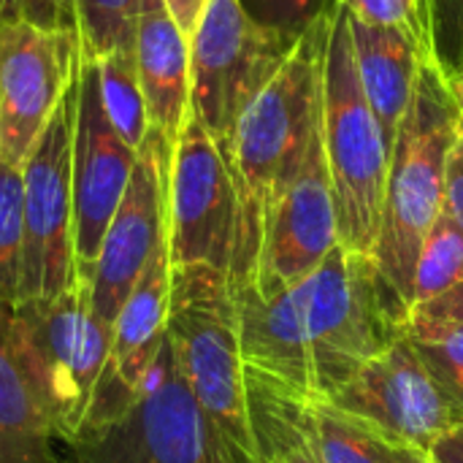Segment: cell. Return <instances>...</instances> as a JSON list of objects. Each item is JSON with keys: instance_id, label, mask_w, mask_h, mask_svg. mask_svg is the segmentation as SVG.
<instances>
[{"instance_id": "cell-27", "label": "cell", "mask_w": 463, "mask_h": 463, "mask_svg": "<svg viewBox=\"0 0 463 463\" xmlns=\"http://www.w3.org/2000/svg\"><path fill=\"white\" fill-rule=\"evenodd\" d=\"M336 3L347 11L350 19L372 27L399 30L434 54L426 0H336Z\"/></svg>"}, {"instance_id": "cell-31", "label": "cell", "mask_w": 463, "mask_h": 463, "mask_svg": "<svg viewBox=\"0 0 463 463\" xmlns=\"http://www.w3.org/2000/svg\"><path fill=\"white\" fill-rule=\"evenodd\" d=\"M442 214L450 217L463 231V111L458 117L456 138L448 155L445 165V198H442Z\"/></svg>"}, {"instance_id": "cell-22", "label": "cell", "mask_w": 463, "mask_h": 463, "mask_svg": "<svg viewBox=\"0 0 463 463\" xmlns=\"http://www.w3.org/2000/svg\"><path fill=\"white\" fill-rule=\"evenodd\" d=\"M90 62L98 71L100 98L111 125L133 149H141L152 128L136 71V52H114Z\"/></svg>"}, {"instance_id": "cell-8", "label": "cell", "mask_w": 463, "mask_h": 463, "mask_svg": "<svg viewBox=\"0 0 463 463\" xmlns=\"http://www.w3.org/2000/svg\"><path fill=\"white\" fill-rule=\"evenodd\" d=\"M293 46V38L260 24L241 0H206L190 35V111L220 149Z\"/></svg>"}, {"instance_id": "cell-4", "label": "cell", "mask_w": 463, "mask_h": 463, "mask_svg": "<svg viewBox=\"0 0 463 463\" xmlns=\"http://www.w3.org/2000/svg\"><path fill=\"white\" fill-rule=\"evenodd\" d=\"M320 138L336 203L339 241L353 252L372 255L393 146L361 87L350 22L336 0L323 60Z\"/></svg>"}, {"instance_id": "cell-28", "label": "cell", "mask_w": 463, "mask_h": 463, "mask_svg": "<svg viewBox=\"0 0 463 463\" xmlns=\"http://www.w3.org/2000/svg\"><path fill=\"white\" fill-rule=\"evenodd\" d=\"M244 8L266 27L298 41L334 0H241Z\"/></svg>"}, {"instance_id": "cell-5", "label": "cell", "mask_w": 463, "mask_h": 463, "mask_svg": "<svg viewBox=\"0 0 463 463\" xmlns=\"http://www.w3.org/2000/svg\"><path fill=\"white\" fill-rule=\"evenodd\" d=\"M168 342L198 407L233 463L252 461L247 366L228 277L217 269H171Z\"/></svg>"}, {"instance_id": "cell-15", "label": "cell", "mask_w": 463, "mask_h": 463, "mask_svg": "<svg viewBox=\"0 0 463 463\" xmlns=\"http://www.w3.org/2000/svg\"><path fill=\"white\" fill-rule=\"evenodd\" d=\"M339 244L336 203L317 130L298 174L269 214L250 290L263 298L285 293L309 277Z\"/></svg>"}, {"instance_id": "cell-1", "label": "cell", "mask_w": 463, "mask_h": 463, "mask_svg": "<svg viewBox=\"0 0 463 463\" xmlns=\"http://www.w3.org/2000/svg\"><path fill=\"white\" fill-rule=\"evenodd\" d=\"M244 366L307 399H331L366 361L407 331L410 312L372 255L334 247L298 285L277 296H233Z\"/></svg>"}, {"instance_id": "cell-26", "label": "cell", "mask_w": 463, "mask_h": 463, "mask_svg": "<svg viewBox=\"0 0 463 463\" xmlns=\"http://www.w3.org/2000/svg\"><path fill=\"white\" fill-rule=\"evenodd\" d=\"M22 171L0 163V304L22 298Z\"/></svg>"}, {"instance_id": "cell-32", "label": "cell", "mask_w": 463, "mask_h": 463, "mask_svg": "<svg viewBox=\"0 0 463 463\" xmlns=\"http://www.w3.org/2000/svg\"><path fill=\"white\" fill-rule=\"evenodd\" d=\"M407 320H423V323H453L463 326V282L448 290L445 296L426 301L410 312Z\"/></svg>"}, {"instance_id": "cell-12", "label": "cell", "mask_w": 463, "mask_h": 463, "mask_svg": "<svg viewBox=\"0 0 463 463\" xmlns=\"http://www.w3.org/2000/svg\"><path fill=\"white\" fill-rule=\"evenodd\" d=\"M171 146L157 130H149L122 203L103 236L98 260L87 279L95 317L111 328L125 298L146 271L149 260L168 241V163Z\"/></svg>"}, {"instance_id": "cell-20", "label": "cell", "mask_w": 463, "mask_h": 463, "mask_svg": "<svg viewBox=\"0 0 463 463\" xmlns=\"http://www.w3.org/2000/svg\"><path fill=\"white\" fill-rule=\"evenodd\" d=\"M0 463H57V439L22 369L8 304H0Z\"/></svg>"}, {"instance_id": "cell-16", "label": "cell", "mask_w": 463, "mask_h": 463, "mask_svg": "<svg viewBox=\"0 0 463 463\" xmlns=\"http://www.w3.org/2000/svg\"><path fill=\"white\" fill-rule=\"evenodd\" d=\"M168 307H171V258L165 241L157 250V255L149 260L146 271L141 274L133 293L125 298L122 309L111 323L109 358L84 431L109 426L130 410L146 372L152 369L155 358L165 345Z\"/></svg>"}, {"instance_id": "cell-11", "label": "cell", "mask_w": 463, "mask_h": 463, "mask_svg": "<svg viewBox=\"0 0 463 463\" xmlns=\"http://www.w3.org/2000/svg\"><path fill=\"white\" fill-rule=\"evenodd\" d=\"M81 62L76 30L0 22V163L22 168Z\"/></svg>"}, {"instance_id": "cell-18", "label": "cell", "mask_w": 463, "mask_h": 463, "mask_svg": "<svg viewBox=\"0 0 463 463\" xmlns=\"http://www.w3.org/2000/svg\"><path fill=\"white\" fill-rule=\"evenodd\" d=\"M347 22H350L361 87L385 130V138L393 146L399 136V125L412 98L418 68L423 57H429L431 52H426L423 46H418L410 35L399 30L372 27L350 16Z\"/></svg>"}, {"instance_id": "cell-7", "label": "cell", "mask_w": 463, "mask_h": 463, "mask_svg": "<svg viewBox=\"0 0 463 463\" xmlns=\"http://www.w3.org/2000/svg\"><path fill=\"white\" fill-rule=\"evenodd\" d=\"M57 463H233L190 393L165 336L130 410L57 448Z\"/></svg>"}, {"instance_id": "cell-34", "label": "cell", "mask_w": 463, "mask_h": 463, "mask_svg": "<svg viewBox=\"0 0 463 463\" xmlns=\"http://www.w3.org/2000/svg\"><path fill=\"white\" fill-rule=\"evenodd\" d=\"M163 3L168 5V11L176 19L179 30L190 38L195 24H198V19H201V14H203L206 0H163Z\"/></svg>"}, {"instance_id": "cell-14", "label": "cell", "mask_w": 463, "mask_h": 463, "mask_svg": "<svg viewBox=\"0 0 463 463\" xmlns=\"http://www.w3.org/2000/svg\"><path fill=\"white\" fill-rule=\"evenodd\" d=\"M326 402L423 453L463 423V412L431 377L407 334L366 361Z\"/></svg>"}, {"instance_id": "cell-29", "label": "cell", "mask_w": 463, "mask_h": 463, "mask_svg": "<svg viewBox=\"0 0 463 463\" xmlns=\"http://www.w3.org/2000/svg\"><path fill=\"white\" fill-rule=\"evenodd\" d=\"M431 49L448 79L463 65V0H426Z\"/></svg>"}, {"instance_id": "cell-9", "label": "cell", "mask_w": 463, "mask_h": 463, "mask_svg": "<svg viewBox=\"0 0 463 463\" xmlns=\"http://www.w3.org/2000/svg\"><path fill=\"white\" fill-rule=\"evenodd\" d=\"M76 84L22 163V298H54L79 282L73 252Z\"/></svg>"}, {"instance_id": "cell-3", "label": "cell", "mask_w": 463, "mask_h": 463, "mask_svg": "<svg viewBox=\"0 0 463 463\" xmlns=\"http://www.w3.org/2000/svg\"><path fill=\"white\" fill-rule=\"evenodd\" d=\"M458 100L434 54L423 57L391 155L374 263L393 296L412 309L418 255L442 214L445 165L458 128Z\"/></svg>"}, {"instance_id": "cell-33", "label": "cell", "mask_w": 463, "mask_h": 463, "mask_svg": "<svg viewBox=\"0 0 463 463\" xmlns=\"http://www.w3.org/2000/svg\"><path fill=\"white\" fill-rule=\"evenodd\" d=\"M426 456L429 463H463V423L434 439Z\"/></svg>"}, {"instance_id": "cell-36", "label": "cell", "mask_w": 463, "mask_h": 463, "mask_svg": "<svg viewBox=\"0 0 463 463\" xmlns=\"http://www.w3.org/2000/svg\"><path fill=\"white\" fill-rule=\"evenodd\" d=\"M426 463H429V461H426Z\"/></svg>"}, {"instance_id": "cell-21", "label": "cell", "mask_w": 463, "mask_h": 463, "mask_svg": "<svg viewBox=\"0 0 463 463\" xmlns=\"http://www.w3.org/2000/svg\"><path fill=\"white\" fill-rule=\"evenodd\" d=\"M315 445L323 463H426L429 456L410 448L377 426L334 407L326 399H309Z\"/></svg>"}, {"instance_id": "cell-6", "label": "cell", "mask_w": 463, "mask_h": 463, "mask_svg": "<svg viewBox=\"0 0 463 463\" xmlns=\"http://www.w3.org/2000/svg\"><path fill=\"white\" fill-rule=\"evenodd\" d=\"M14 336L33 396L57 445H71L87 426L109 358L111 328L103 326L84 282L54 298L14 307Z\"/></svg>"}, {"instance_id": "cell-25", "label": "cell", "mask_w": 463, "mask_h": 463, "mask_svg": "<svg viewBox=\"0 0 463 463\" xmlns=\"http://www.w3.org/2000/svg\"><path fill=\"white\" fill-rule=\"evenodd\" d=\"M404 334L429 366L431 377L463 412V326L407 320Z\"/></svg>"}, {"instance_id": "cell-10", "label": "cell", "mask_w": 463, "mask_h": 463, "mask_svg": "<svg viewBox=\"0 0 463 463\" xmlns=\"http://www.w3.org/2000/svg\"><path fill=\"white\" fill-rule=\"evenodd\" d=\"M236 231V193L220 144L190 111L168 163L171 269L206 266L228 277Z\"/></svg>"}, {"instance_id": "cell-13", "label": "cell", "mask_w": 463, "mask_h": 463, "mask_svg": "<svg viewBox=\"0 0 463 463\" xmlns=\"http://www.w3.org/2000/svg\"><path fill=\"white\" fill-rule=\"evenodd\" d=\"M138 149H133L111 125L98 71L81 57L76 73V119H73V252L79 282L87 285L98 260L103 236L122 203L133 176Z\"/></svg>"}, {"instance_id": "cell-17", "label": "cell", "mask_w": 463, "mask_h": 463, "mask_svg": "<svg viewBox=\"0 0 463 463\" xmlns=\"http://www.w3.org/2000/svg\"><path fill=\"white\" fill-rule=\"evenodd\" d=\"M133 52L149 128L174 144L190 117V38L163 0L141 3Z\"/></svg>"}, {"instance_id": "cell-30", "label": "cell", "mask_w": 463, "mask_h": 463, "mask_svg": "<svg viewBox=\"0 0 463 463\" xmlns=\"http://www.w3.org/2000/svg\"><path fill=\"white\" fill-rule=\"evenodd\" d=\"M0 22H33L41 27L73 30L71 0H0Z\"/></svg>"}, {"instance_id": "cell-35", "label": "cell", "mask_w": 463, "mask_h": 463, "mask_svg": "<svg viewBox=\"0 0 463 463\" xmlns=\"http://www.w3.org/2000/svg\"><path fill=\"white\" fill-rule=\"evenodd\" d=\"M450 87H453V95L458 100V109L463 111V65L450 76Z\"/></svg>"}, {"instance_id": "cell-2", "label": "cell", "mask_w": 463, "mask_h": 463, "mask_svg": "<svg viewBox=\"0 0 463 463\" xmlns=\"http://www.w3.org/2000/svg\"><path fill=\"white\" fill-rule=\"evenodd\" d=\"M331 11L334 3L296 41L279 73L247 106L222 146L236 193V231L228 271L233 296L252 285L269 214L298 174L307 149L320 130L323 60Z\"/></svg>"}, {"instance_id": "cell-24", "label": "cell", "mask_w": 463, "mask_h": 463, "mask_svg": "<svg viewBox=\"0 0 463 463\" xmlns=\"http://www.w3.org/2000/svg\"><path fill=\"white\" fill-rule=\"evenodd\" d=\"M463 282V231L445 214L434 222L412 274V309ZM410 309V312H412Z\"/></svg>"}, {"instance_id": "cell-19", "label": "cell", "mask_w": 463, "mask_h": 463, "mask_svg": "<svg viewBox=\"0 0 463 463\" xmlns=\"http://www.w3.org/2000/svg\"><path fill=\"white\" fill-rule=\"evenodd\" d=\"M250 463H323L309 415V399L290 385L247 366Z\"/></svg>"}, {"instance_id": "cell-23", "label": "cell", "mask_w": 463, "mask_h": 463, "mask_svg": "<svg viewBox=\"0 0 463 463\" xmlns=\"http://www.w3.org/2000/svg\"><path fill=\"white\" fill-rule=\"evenodd\" d=\"M141 3L144 0H71L81 57L100 60L114 52H133Z\"/></svg>"}]
</instances>
